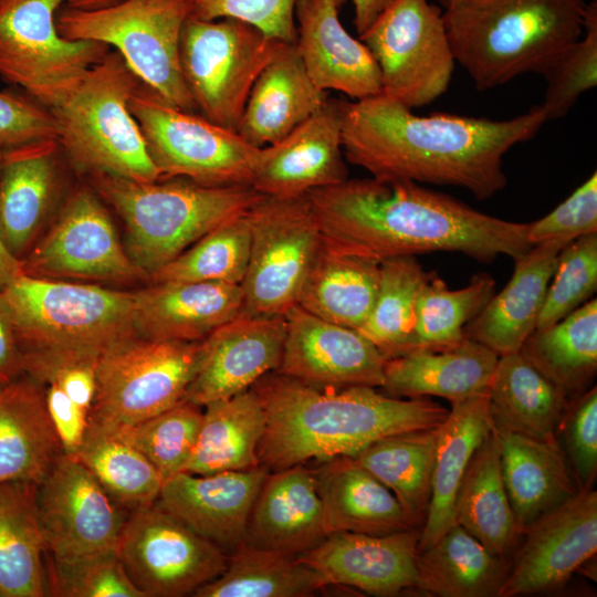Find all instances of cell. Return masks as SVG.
<instances>
[{"mask_svg":"<svg viewBox=\"0 0 597 597\" xmlns=\"http://www.w3.org/2000/svg\"><path fill=\"white\" fill-rule=\"evenodd\" d=\"M328 586L323 575L297 555L242 543L226 569L195 597H306Z\"/></svg>","mask_w":597,"mask_h":597,"instance_id":"41","label":"cell"},{"mask_svg":"<svg viewBox=\"0 0 597 597\" xmlns=\"http://www.w3.org/2000/svg\"><path fill=\"white\" fill-rule=\"evenodd\" d=\"M1 292L22 359L101 357L137 336L134 292L22 273Z\"/></svg>","mask_w":597,"mask_h":597,"instance_id":"6","label":"cell"},{"mask_svg":"<svg viewBox=\"0 0 597 597\" xmlns=\"http://www.w3.org/2000/svg\"><path fill=\"white\" fill-rule=\"evenodd\" d=\"M415 588L442 597H499L510 570L459 524L418 552Z\"/></svg>","mask_w":597,"mask_h":597,"instance_id":"38","label":"cell"},{"mask_svg":"<svg viewBox=\"0 0 597 597\" xmlns=\"http://www.w3.org/2000/svg\"><path fill=\"white\" fill-rule=\"evenodd\" d=\"M495 294V281L484 272L468 285L450 290L434 272L423 283L416 305L417 349L443 350L459 345L463 329Z\"/></svg>","mask_w":597,"mask_h":597,"instance_id":"46","label":"cell"},{"mask_svg":"<svg viewBox=\"0 0 597 597\" xmlns=\"http://www.w3.org/2000/svg\"><path fill=\"white\" fill-rule=\"evenodd\" d=\"M437 427L380 438L355 457L387 486L419 526L423 524L434 461Z\"/></svg>","mask_w":597,"mask_h":597,"instance_id":"43","label":"cell"},{"mask_svg":"<svg viewBox=\"0 0 597 597\" xmlns=\"http://www.w3.org/2000/svg\"><path fill=\"white\" fill-rule=\"evenodd\" d=\"M251 388L266 415L260 465L272 471L355 457L380 438L436 428L449 412L426 397L401 399L369 386L320 388L277 371Z\"/></svg>","mask_w":597,"mask_h":597,"instance_id":"3","label":"cell"},{"mask_svg":"<svg viewBox=\"0 0 597 597\" xmlns=\"http://www.w3.org/2000/svg\"><path fill=\"white\" fill-rule=\"evenodd\" d=\"M341 100L327 98L281 140L260 148L250 186L264 196L301 197L348 178Z\"/></svg>","mask_w":597,"mask_h":597,"instance_id":"21","label":"cell"},{"mask_svg":"<svg viewBox=\"0 0 597 597\" xmlns=\"http://www.w3.org/2000/svg\"><path fill=\"white\" fill-rule=\"evenodd\" d=\"M596 289L597 233H591L561 250L536 328L557 323L586 303Z\"/></svg>","mask_w":597,"mask_h":597,"instance_id":"50","label":"cell"},{"mask_svg":"<svg viewBox=\"0 0 597 597\" xmlns=\"http://www.w3.org/2000/svg\"><path fill=\"white\" fill-rule=\"evenodd\" d=\"M454 515L457 524L504 558L522 535L502 480L493 427L469 463L457 495Z\"/></svg>","mask_w":597,"mask_h":597,"instance_id":"40","label":"cell"},{"mask_svg":"<svg viewBox=\"0 0 597 597\" xmlns=\"http://www.w3.org/2000/svg\"><path fill=\"white\" fill-rule=\"evenodd\" d=\"M568 243L547 241L513 259L514 271L504 289L467 324L464 337L498 356L519 352L535 331L561 250Z\"/></svg>","mask_w":597,"mask_h":597,"instance_id":"27","label":"cell"},{"mask_svg":"<svg viewBox=\"0 0 597 597\" xmlns=\"http://www.w3.org/2000/svg\"><path fill=\"white\" fill-rule=\"evenodd\" d=\"M49 596L145 597L126 574L117 554L46 568Z\"/></svg>","mask_w":597,"mask_h":597,"instance_id":"51","label":"cell"},{"mask_svg":"<svg viewBox=\"0 0 597 597\" xmlns=\"http://www.w3.org/2000/svg\"><path fill=\"white\" fill-rule=\"evenodd\" d=\"M241 285L158 282L134 292V329L151 341L198 342L242 312Z\"/></svg>","mask_w":597,"mask_h":597,"instance_id":"25","label":"cell"},{"mask_svg":"<svg viewBox=\"0 0 597 597\" xmlns=\"http://www.w3.org/2000/svg\"><path fill=\"white\" fill-rule=\"evenodd\" d=\"M347 0H297L295 46L313 83L350 100L381 93L378 65L369 49L339 20Z\"/></svg>","mask_w":597,"mask_h":597,"instance_id":"24","label":"cell"},{"mask_svg":"<svg viewBox=\"0 0 597 597\" xmlns=\"http://www.w3.org/2000/svg\"><path fill=\"white\" fill-rule=\"evenodd\" d=\"M492 427L488 390L452 402L437 427L430 500L418 552L433 544L455 523V500L469 463Z\"/></svg>","mask_w":597,"mask_h":597,"instance_id":"34","label":"cell"},{"mask_svg":"<svg viewBox=\"0 0 597 597\" xmlns=\"http://www.w3.org/2000/svg\"><path fill=\"white\" fill-rule=\"evenodd\" d=\"M499 356L471 338L448 349H416L387 359L381 388L401 398L441 397L451 404L488 390Z\"/></svg>","mask_w":597,"mask_h":597,"instance_id":"33","label":"cell"},{"mask_svg":"<svg viewBox=\"0 0 597 597\" xmlns=\"http://www.w3.org/2000/svg\"><path fill=\"white\" fill-rule=\"evenodd\" d=\"M202 413L200 406L182 399L154 417L115 430L157 469L165 481L184 472L198 439Z\"/></svg>","mask_w":597,"mask_h":597,"instance_id":"48","label":"cell"},{"mask_svg":"<svg viewBox=\"0 0 597 597\" xmlns=\"http://www.w3.org/2000/svg\"><path fill=\"white\" fill-rule=\"evenodd\" d=\"M306 197L328 245L378 262L437 251L491 262L533 247L528 223L483 213L413 181L347 178Z\"/></svg>","mask_w":597,"mask_h":597,"instance_id":"2","label":"cell"},{"mask_svg":"<svg viewBox=\"0 0 597 597\" xmlns=\"http://www.w3.org/2000/svg\"><path fill=\"white\" fill-rule=\"evenodd\" d=\"M591 233H597L596 171L549 213L528 223L527 239L532 245L547 241L569 243Z\"/></svg>","mask_w":597,"mask_h":597,"instance_id":"54","label":"cell"},{"mask_svg":"<svg viewBox=\"0 0 597 597\" xmlns=\"http://www.w3.org/2000/svg\"><path fill=\"white\" fill-rule=\"evenodd\" d=\"M327 535L313 472L297 464L268 474L251 511L245 542L300 555Z\"/></svg>","mask_w":597,"mask_h":597,"instance_id":"29","label":"cell"},{"mask_svg":"<svg viewBox=\"0 0 597 597\" xmlns=\"http://www.w3.org/2000/svg\"><path fill=\"white\" fill-rule=\"evenodd\" d=\"M128 513L154 505L164 484L157 469L117 430L88 423L73 455Z\"/></svg>","mask_w":597,"mask_h":597,"instance_id":"44","label":"cell"},{"mask_svg":"<svg viewBox=\"0 0 597 597\" xmlns=\"http://www.w3.org/2000/svg\"><path fill=\"white\" fill-rule=\"evenodd\" d=\"M250 256L242 312L285 315L297 300L323 238L306 196H262L249 210Z\"/></svg>","mask_w":597,"mask_h":597,"instance_id":"14","label":"cell"},{"mask_svg":"<svg viewBox=\"0 0 597 597\" xmlns=\"http://www.w3.org/2000/svg\"><path fill=\"white\" fill-rule=\"evenodd\" d=\"M282 43L238 19L188 17L179 64L197 113L235 130L252 85Z\"/></svg>","mask_w":597,"mask_h":597,"instance_id":"9","label":"cell"},{"mask_svg":"<svg viewBox=\"0 0 597 597\" xmlns=\"http://www.w3.org/2000/svg\"><path fill=\"white\" fill-rule=\"evenodd\" d=\"M57 139L51 112L30 98L0 92V143L3 148Z\"/></svg>","mask_w":597,"mask_h":597,"instance_id":"55","label":"cell"},{"mask_svg":"<svg viewBox=\"0 0 597 597\" xmlns=\"http://www.w3.org/2000/svg\"><path fill=\"white\" fill-rule=\"evenodd\" d=\"M379 280L380 262L338 250L323 240L296 305L325 321L358 331L371 312Z\"/></svg>","mask_w":597,"mask_h":597,"instance_id":"35","label":"cell"},{"mask_svg":"<svg viewBox=\"0 0 597 597\" xmlns=\"http://www.w3.org/2000/svg\"><path fill=\"white\" fill-rule=\"evenodd\" d=\"M36 506L50 564L117 554L129 513L75 457L63 453L36 485Z\"/></svg>","mask_w":597,"mask_h":597,"instance_id":"16","label":"cell"},{"mask_svg":"<svg viewBox=\"0 0 597 597\" xmlns=\"http://www.w3.org/2000/svg\"><path fill=\"white\" fill-rule=\"evenodd\" d=\"M189 17L186 0H123L97 10L64 9L59 33L115 48L139 81L175 106L197 112L179 64V42Z\"/></svg>","mask_w":597,"mask_h":597,"instance_id":"8","label":"cell"},{"mask_svg":"<svg viewBox=\"0 0 597 597\" xmlns=\"http://www.w3.org/2000/svg\"><path fill=\"white\" fill-rule=\"evenodd\" d=\"M429 273L413 255L380 261L376 301L358 332L368 338L386 359L417 349L416 305Z\"/></svg>","mask_w":597,"mask_h":597,"instance_id":"45","label":"cell"},{"mask_svg":"<svg viewBox=\"0 0 597 597\" xmlns=\"http://www.w3.org/2000/svg\"><path fill=\"white\" fill-rule=\"evenodd\" d=\"M91 176L98 196L121 216L125 249L146 279L263 196L248 185L209 186L182 177L136 181Z\"/></svg>","mask_w":597,"mask_h":597,"instance_id":"5","label":"cell"},{"mask_svg":"<svg viewBox=\"0 0 597 597\" xmlns=\"http://www.w3.org/2000/svg\"><path fill=\"white\" fill-rule=\"evenodd\" d=\"M63 453L41 384L23 374L0 386V483L39 484Z\"/></svg>","mask_w":597,"mask_h":597,"instance_id":"31","label":"cell"},{"mask_svg":"<svg viewBox=\"0 0 597 597\" xmlns=\"http://www.w3.org/2000/svg\"><path fill=\"white\" fill-rule=\"evenodd\" d=\"M121 1L123 0H64V2H66L67 4V8L84 11L103 9L114 6Z\"/></svg>","mask_w":597,"mask_h":597,"instance_id":"59","label":"cell"},{"mask_svg":"<svg viewBox=\"0 0 597 597\" xmlns=\"http://www.w3.org/2000/svg\"><path fill=\"white\" fill-rule=\"evenodd\" d=\"M201 355V341L135 336L105 352L96 366L90 421L117 429L154 417L185 398Z\"/></svg>","mask_w":597,"mask_h":597,"instance_id":"12","label":"cell"},{"mask_svg":"<svg viewBox=\"0 0 597 597\" xmlns=\"http://www.w3.org/2000/svg\"><path fill=\"white\" fill-rule=\"evenodd\" d=\"M117 556L145 597L193 595L228 563L224 551L156 503L128 514Z\"/></svg>","mask_w":597,"mask_h":597,"instance_id":"15","label":"cell"},{"mask_svg":"<svg viewBox=\"0 0 597 597\" xmlns=\"http://www.w3.org/2000/svg\"><path fill=\"white\" fill-rule=\"evenodd\" d=\"M190 18H231L250 23L265 34L286 43L296 38L297 0H186Z\"/></svg>","mask_w":597,"mask_h":597,"instance_id":"52","label":"cell"},{"mask_svg":"<svg viewBox=\"0 0 597 597\" xmlns=\"http://www.w3.org/2000/svg\"><path fill=\"white\" fill-rule=\"evenodd\" d=\"M562 431L579 491L593 488L597 473V388L583 391L564 412Z\"/></svg>","mask_w":597,"mask_h":597,"instance_id":"53","label":"cell"},{"mask_svg":"<svg viewBox=\"0 0 597 597\" xmlns=\"http://www.w3.org/2000/svg\"><path fill=\"white\" fill-rule=\"evenodd\" d=\"M3 146L0 143V159ZM20 261L15 259L4 247L0 238V291L9 285L21 274Z\"/></svg>","mask_w":597,"mask_h":597,"instance_id":"58","label":"cell"},{"mask_svg":"<svg viewBox=\"0 0 597 597\" xmlns=\"http://www.w3.org/2000/svg\"><path fill=\"white\" fill-rule=\"evenodd\" d=\"M585 0H464L443 11L455 59L480 91L535 72L583 33Z\"/></svg>","mask_w":597,"mask_h":597,"instance_id":"4","label":"cell"},{"mask_svg":"<svg viewBox=\"0 0 597 597\" xmlns=\"http://www.w3.org/2000/svg\"><path fill=\"white\" fill-rule=\"evenodd\" d=\"M345 159L373 178L455 186L488 199L506 186L503 157L547 122L540 105L509 119L420 116L379 93L341 100Z\"/></svg>","mask_w":597,"mask_h":597,"instance_id":"1","label":"cell"},{"mask_svg":"<svg viewBox=\"0 0 597 597\" xmlns=\"http://www.w3.org/2000/svg\"><path fill=\"white\" fill-rule=\"evenodd\" d=\"M22 274L41 279L130 282L146 275L122 245L98 196L73 191L50 230L20 261Z\"/></svg>","mask_w":597,"mask_h":597,"instance_id":"17","label":"cell"},{"mask_svg":"<svg viewBox=\"0 0 597 597\" xmlns=\"http://www.w3.org/2000/svg\"><path fill=\"white\" fill-rule=\"evenodd\" d=\"M64 0H0V76L48 109L60 104L109 52L56 28Z\"/></svg>","mask_w":597,"mask_h":597,"instance_id":"11","label":"cell"},{"mask_svg":"<svg viewBox=\"0 0 597 597\" xmlns=\"http://www.w3.org/2000/svg\"><path fill=\"white\" fill-rule=\"evenodd\" d=\"M420 533L418 527L385 535L335 532L297 556L318 570L327 585L395 596L416 586Z\"/></svg>","mask_w":597,"mask_h":597,"instance_id":"22","label":"cell"},{"mask_svg":"<svg viewBox=\"0 0 597 597\" xmlns=\"http://www.w3.org/2000/svg\"><path fill=\"white\" fill-rule=\"evenodd\" d=\"M546 82L540 105L546 121L565 116L579 96L597 85V1L587 3L582 35L541 70Z\"/></svg>","mask_w":597,"mask_h":597,"instance_id":"49","label":"cell"},{"mask_svg":"<svg viewBox=\"0 0 597 597\" xmlns=\"http://www.w3.org/2000/svg\"><path fill=\"white\" fill-rule=\"evenodd\" d=\"M36 485L28 481L0 483V597L49 595Z\"/></svg>","mask_w":597,"mask_h":597,"instance_id":"37","label":"cell"},{"mask_svg":"<svg viewBox=\"0 0 597 597\" xmlns=\"http://www.w3.org/2000/svg\"><path fill=\"white\" fill-rule=\"evenodd\" d=\"M248 210L206 233L148 280L151 283L187 281L241 285L251 244Z\"/></svg>","mask_w":597,"mask_h":597,"instance_id":"47","label":"cell"},{"mask_svg":"<svg viewBox=\"0 0 597 597\" xmlns=\"http://www.w3.org/2000/svg\"><path fill=\"white\" fill-rule=\"evenodd\" d=\"M139 78L116 52L94 65L78 85L50 108L61 150L77 168L136 181L160 179L130 113Z\"/></svg>","mask_w":597,"mask_h":597,"instance_id":"7","label":"cell"},{"mask_svg":"<svg viewBox=\"0 0 597 597\" xmlns=\"http://www.w3.org/2000/svg\"><path fill=\"white\" fill-rule=\"evenodd\" d=\"M519 352L567 396L583 392L597 371V300L536 328Z\"/></svg>","mask_w":597,"mask_h":597,"instance_id":"42","label":"cell"},{"mask_svg":"<svg viewBox=\"0 0 597 597\" xmlns=\"http://www.w3.org/2000/svg\"><path fill=\"white\" fill-rule=\"evenodd\" d=\"M284 316L277 373L320 388L383 386L387 359L357 329L325 321L298 305Z\"/></svg>","mask_w":597,"mask_h":597,"instance_id":"19","label":"cell"},{"mask_svg":"<svg viewBox=\"0 0 597 597\" xmlns=\"http://www.w3.org/2000/svg\"><path fill=\"white\" fill-rule=\"evenodd\" d=\"M499 597L563 585L597 552V493L593 488L542 515L524 532Z\"/></svg>","mask_w":597,"mask_h":597,"instance_id":"18","label":"cell"},{"mask_svg":"<svg viewBox=\"0 0 597 597\" xmlns=\"http://www.w3.org/2000/svg\"><path fill=\"white\" fill-rule=\"evenodd\" d=\"M328 98L308 76L294 43L283 42L249 93L237 133L262 148L289 135Z\"/></svg>","mask_w":597,"mask_h":597,"instance_id":"28","label":"cell"},{"mask_svg":"<svg viewBox=\"0 0 597 597\" xmlns=\"http://www.w3.org/2000/svg\"><path fill=\"white\" fill-rule=\"evenodd\" d=\"M354 4V24L362 34L394 0H352Z\"/></svg>","mask_w":597,"mask_h":597,"instance_id":"57","label":"cell"},{"mask_svg":"<svg viewBox=\"0 0 597 597\" xmlns=\"http://www.w3.org/2000/svg\"><path fill=\"white\" fill-rule=\"evenodd\" d=\"M57 139L3 148L0 159V238L19 261L31 249L60 186Z\"/></svg>","mask_w":597,"mask_h":597,"instance_id":"26","label":"cell"},{"mask_svg":"<svg viewBox=\"0 0 597 597\" xmlns=\"http://www.w3.org/2000/svg\"><path fill=\"white\" fill-rule=\"evenodd\" d=\"M380 73L381 94L408 108L447 92L455 59L443 12L428 0H394L362 33Z\"/></svg>","mask_w":597,"mask_h":597,"instance_id":"13","label":"cell"},{"mask_svg":"<svg viewBox=\"0 0 597 597\" xmlns=\"http://www.w3.org/2000/svg\"><path fill=\"white\" fill-rule=\"evenodd\" d=\"M129 109L161 178L250 186L260 148L237 130L175 106L143 83L133 93Z\"/></svg>","mask_w":597,"mask_h":597,"instance_id":"10","label":"cell"},{"mask_svg":"<svg viewBox=\"0 0 597 597\" xmlns=\"http://www.w3.org/2000/svg\"><path fill=\"white\" fill-rule=\"evenodd\" d=\"M286 332L284 315L240 313L201 341V355L186 400L205 407L250 389L276 371Z\"/></svg>","mask_w":597,"mask_h":597,"instance_id":"20","label":"cell"},{"mask_svg":"<svg viewBox=\"0 0 597 597\" xmlns=\"http://www.w3.org/2000/svg\"><path fill=\"white\" fill-rule=\"evenodd\" d=\"M327 533L385 535L418 527L395 494L353 457H338L312 471Z\"/></svg>","mask_w":597,"mask_h":597,"instance_id":"32","label":"cell"},{"mask_svg":"<svg viewBox=\"0 0 597 597\" xmlns=\"http://www.w3.org/2000/svg\"><path fill=\"white\" fill-rule=\"evenodd\" d=\"M268 474L262 465L206 475L180 472L164 481L156 504L232 552L247 540L251 511Z\"/></svg>","mask_w":597,"mask_h":597,"instance_id":"23","label":"cell"},{"mask_svg":"<svg viewBox=\"0 0 597 597\" xmlns=\"http://www.w3.org/2000/svg\"><path fill=\"white\" fill-rule=\"evenodd\" d=\"M444 10H448L464 0H438Z\"/></svg>","mask_w":597,"mask_h":597,"instance_id":"60","label":"cell"},{"mask_svg":"<svg viewBox=\"0 0 597 597\" xmlns=\"http://www.w3.org/2000/svg\"><path fill=\"white\" fill-rule=\"evenodd\" d=\"M22 375L21 350L8 304L0 291V386Z\"/></svg>","mask_w":597,"mask_h":597,"instance_id":"56","label":"cell"},{"mask_svg":"<svg viewBox=\"0 0 597 597\" xmlns=\"http://www.w3.org/2000/svg\"><path fill=\"white\" fill-rule=\"evenodd\" d=\"M504 488L523 532L579 490L557 439L542 440L493 425Z\"/></svg>","mask_w":597,"mask_h":597,"instance_id":"30","label":"cell"},{"mask_svg":"<svg viewBox=\"0 0 597 597\" xmlns=\"http://www.w3.org/2000/svg\"><path fill=\"white\" fill-rule=\"evenodd\" d=\"M493 425L542 440H555L568 396L520 352L499 356L488 387Z\"/></svg>","mask_w":597,"mask_h":597,"instance_id":"36","label":"cell"},{"mask_svg":"<svg viewBox=\"0 0 597 597\" xmlns=\"http://www.w3.org/2000/svg\"><path fill=\"white\" fill-rule=\"evenodd\" d=\"M266 415L250 388L205 406L198 439L184 472L212 474L260 467Z\"/></svg>","mask_w":597,"mask_h":597,"instance_id":"39","label":"cell"}]
</instances>
